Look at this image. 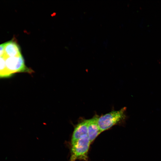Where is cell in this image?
<instances>
[{"instance_id": "cell-4", "label": "cell", "mask_w": 161, "mask_h": 161, "mask_svg": "<svg viewBox=\"0 0 161 161\" xmlns=\"http://www.w3.org/2000/svg\"><path fill=\"white\" fill-rule=\"evenodd\" d=\"M98 117L97 116H95L90 119L87 120V135L91 143L101 133L97 123Z\"/></svg>"}, {"instance_id": "cell-6", "label": "cell", "mask_w": 161, "mask_h": 161, "mask_svg": "<svg viewBox=\"0 0 161 161\" xmlns=\"http://www.w3.org/2000/svg\"><path fill=\"white\" fill-rule=\"evenodd\" d=\"M21 55L20 47L15 41L12 40L4 43L3 55L4 56L12 57Z\"/></svg>"}, {"instance_id": "cell-3", "label": "cell", "mask_w": 161, "mask_h": 161, "mask_svg": "<svg viewBox=\"0 0 161 161\" xmlns=\"http://www.w3.org/2000/svg\"><path fill=\"white\" fill-rule=\"evenodd\" d=\"M4 56L5 58L6 68L11 76L17 73L25 72L31 74L33 72L32 69L26 66L22 55L12 57H6Z\"/></svg>"}, {"instance_id": "cell-7", "label": "cell", "mask_w": 161, "mask_h": 161, "mask_svg": "<svg viewBox=\"0 0 161 161\" xmlns=\"http://www.w3.org/2000/svg\"><path fill=\"white\" fill-rule=\"evenodd\" d=\"M5 65V58L3 55L0 56V78L10 77Z\"/></svg>"}, {"instance_id": "cell-2", "label": "cell", "mask_w": 161, "mask_h": 161, "mask_svg": "<svg viewBox=\"0 0 161 161\" xmlns=\"http://www.w3.org/2000/svg\"><path fill=\"white\" fill-rule=\"evenodd\" d=\"M91 143L87 135L72 145L70 161H75L77 160L87 161L88 152Z\"/></svg>"}, {"instance_id": "cell-1", "label": "cell", "mask_w": 161, "mask_h": 161, "mask_svg": "<svg viewBox=\"0 0 161 161\" xmlns=\"http://www.w3.org/2000/svg\"><path fill=\"white\" fill-rule=\"evenodd\" d=\"M126 108L112 111L98 117L97 123L101 132L106 130L125 119Z\"/></svg>"}, {"instance_id": "cell-8", "label": "cell", "mask_w": 161, "mask_h": 161, "mask_svg": "<svg viewBox=\"0 0 161 161\" xmlns=\"http://www.w3.org/2000/svg\"><path fill=\"white\" fill-rule=\"evenodd\" d=\"M4 43L0 44V56L4 54Z\"/></svg>"}, {"instance_id": "cell-5", "label": "cell", "mask_w": 161, "mask_h": 161, "mask_svg": "<svg viewBox=\"0 0 161 161\" xmlns=\"http://www.w3.org/2000/svg\"><path fill=\"white\" fill-rule=\"evenodd\" d=\"M88 129L87 120L80 122L76 126L73 131L71 145H73L82 137L87 135Z\"/></svg>"}]
</instances>
